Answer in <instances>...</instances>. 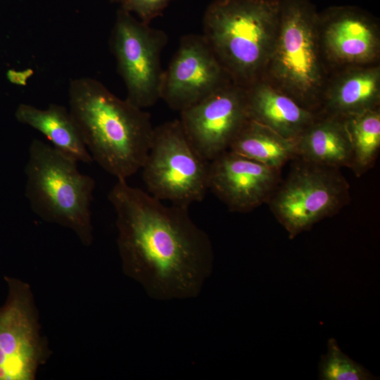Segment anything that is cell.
<instances>
[{
	"instance_id": "6da1fadb",
	"label": "cell",
	"mask_w": 380,
	"mask_h": 380,
	"mask_svg": "<svg viewBox=\"0 0 380 380\" xmlns=\"http://www.w3.org/2000/svg\"><path fill=\"white\" fill-rule=\"evenodd\" d=\"M116 215L124 265L158 300L196 297L214 262L211 241L191 220L189 207L162 201L126 179L108 194Z\"/></svg>"
},
{
	"instance_id": "7a4b0ae2",
	"label": "cell",
	"mask_w": 380,
	"mask_h": 380,
	"mask_svg": "<svg viewBox=\"0 0 380 380\" xmlns=\"http://www.w3.org/2000/svg\"><path fill=\"white\" fill-rule=\"evenodd\" d=\"M68 102L93 161L118 179L142 168L154 130L148 113L89 77L71 80Z\"/></svg>"
},
{
	"instance_id": "3957f363",
	"label": "cell",
	"mask_w": 380,
	"mask_h": 380,
	"mask_svg": "<svg viewBox=\"0 0 380 380\" xmlns=\"http://www.w3.org/2000/svg\"><path fill=\"white\" fill-rule=\"evenodd\" d=\"M281 0H214L202 34L235 83L262 78L277 36Z\"/></svg>"
},
{
	"instance_id": "277c9868",
	"label": "cell",
	"mask_w": 380,
	"mask_h": 380,
	"mask_svg": "<svg viewBox=\"0 0 380 380\" xmlns=\"http://www.w3.org/2000/svg\"><path fill=\"white\" fill-rule=\"evenodd\" d=\"M300 106L319 113L328 82L310 0H281L277 36L261 78Z\"/></svg>"
},
{
	"instance_id": "5b68a950",
	"label": "cell",
	"mask_w": 380,
	"mask_h": 380,
	"mask_svg": "<svg viewBox=\"0 0 380 380\" xmlns=\"http://www.w3.org/2000/svg\"><path fill=\"white\" fill-rule=\"evenodd\" d=\"M77 163L52 145L33 139L25 167V196L42 219L68 227L89 243L96 183L80 172Z\"/></svg>"
},
{
	"instance_id": "8992f818",
	"label": "cell",
	"mask_w": 380,
	"mask_h": 380,
	"mask_svg": "<svg viewBox=\"0 0 380 380\" xmlns=\"http://www.w3.org/2000/svg\"><path fill=\"white\" fill-rule=\"evenodd\" d=\"M210 161L194 146L179 120L154 127L142 167L143 180L155 198L189 207L208 191Z\"/></svg>"
},
{
	"instance_id": "52a82bcc",
	"label": "cell",
	"mask_w": 380,
	"mask_h": 380,
	"mask_svg": "<svg viewBox=\"0 0 380 380\" xmlns=\"http://www.w3.org/2000/svg\"><path fill=\"white\" fill-rule=\"evenodd\" d=\"M267 204L291 239L337 214L350 203V185L339 168L296 158Z\"/></svg>"
},
{
	"instance_id": "ba28073f",
	"label": "cell",
	"mask_w": 380,
	"mask_h": 380,
	"mask_svg": "<svg viewBox=\"0 0 380 380\" xmlns=\"http://www.w3.org/2000/svg\"><path fill=\"white\" fill-rule=\"evenodd\" d=\"M167 40L163 30L121 8L118 11L110 47L126 87V99L139 108L152 106L160 99L163 74L160 56Z\"/></svg>"
},
{
	"instance_id": "9c48e42d",
	"label": "cell",
	"mask_w": 380,
	"mask_h": 380,
	"mask_svg": "<svg viewBox=\"0 0 380 380\" xmlns=\"http://www.w3.org/2000/svg\"><path fill=\"white\" fill-rule=\"evenodd\" d=\"M232 81L203 34H189L163 70L160 99L181 112Z\"/></svg>"
},
{
	"instance_id": "30bf717a",
	"label": "cell",
	"mask_w": 380,
	"mask_h": 380,
	"mask_svg": "<svg viewBox=\"0 0 380 380\" xmlns=\"http://www.w3.org/2000/svg\"><path fill=\"white\" fill-rule=\"evenodd\" d=\"M180 114L189 139L210 161L229 150L249 120L246 88L232 81Z\"/></svg>"
},
{
	"instance_id": "8fae6325",
	"label": "cell",
	"mask_w": 380,
	"mask_h": 380,
	"mask_svg": "<svg viewBox=\"0 0 380 380\" xmlns=\"http://www.w3.org/2000/svg\"><path fill=\"white\" fill-rule=\"evenodd\" d=\"M9 294L0 308V380H31L42 348L25 287L7 279Z\"/></svg>"
},
{
	"instance_id": "7c38bea8",
	"label": "cell",
	"mask_w": 380,
	"mask_h": 380,
	"mask_svg": "<svg viewBox=\"0 0 380 380\" xmlns=\"http://www.w3.org/2000/svg\"><path fill=\"white\" fill-rule=\"evenodd\" d=\"M318 32L324 58L346 67L373 64L380 51L376 20L353 6H332L318 13Z\"/></svg>"
},
{
	"instance_id": "4fadbf2b",
	"label": "cell",
	"mask_w": 380,
	"mask_h": 380,
	"mask_svg": "<svg viewBox=\"0 0 380 380\" xmlns=\"http://www.w3.org/2000/svg\"><path fill=\"white\" fill-rule=\"evenodd\" d=\"M281 170L227 150L210 160L208 190L229 210L248 213L267 203L281 180Z\"/></svg>"
},
{
	"instance_id": "5bb4252c",
	"label": "cell",
	"mask_w": 380,
	"mask_h": 380,
	"mask_svg": "<svg viewBox=\"0 0 380 380\" xmlns=\"http://www.w3.org/2000/svg\"><path fill=\"white\" fill-rule=\"evenodd\" d=\"M346 67L328 80L319 113L345 119L379 108L380 67Z\"/></svg>"
},
{
	"instance_id": "9a60e30c",
	"label": "cell",
	"mask_w": 380,
	"mask_h": 380,
	"mask_svg": "<svg viewBox=\"0 0 380 380\" xmlns=\"http://www.w3.org/2000/svg\"><path fill=\"white\" fill-rule=\"evenodd\" d=\"M245 88L249 119L289 139L296 140L319 114L300 106L262 79Z\"/></svg>"
},
{
	"instance_id": "2e32d148",
	"label": "cell",
	"mask_w": 380,
	"mask_h": 380,
	"mask_svg": "<svg viewBox=\"0 0 380 380\" xmlns=\"http://www.w3.org/2000/svg\"><path fill=\"white\" fill-rule=\"evenodd\" d=\"M295 141L296 158L339 169L350 168L352 145L343 119L319 113Z\"/></svg>"
},
{
	"instance_id": "e0dca14e",
	"label": "cell",
	"mask_w": 380,
	"mask_h": 380,
	"mask_svg": "<svg viewBox=\"0 0 380 380\" xmlns=\"http://www.w3.org/2000/svg\"><path fill=\"white\" fill-rule=\"evenodd\" d=\"M17 120L39 131L62 153L77 162L89 164L93 159L85 146L79 129L66 107L51 103L39 108L20 103L16 108Z\"/></svg>"
},
{
	"instance_id": "ac0fdd59",
	"label": "cell",
	"mask_w": 380,
	"mask_h": 380,
	"mask_svg": "<svg viewBox=\"0 0 380 380\" xmlns=\"http://www.w3.org/2000/svg\"><path fill=\"white\" fill-rule=\"evenodd\" d=\"M229 150L278 170L296 158L295 140L285 138L250 119L234 139Z\"/></svg>"
},
{
	"instance_id": "d6986e66",
	"label": "cell",
	"mask_w": 380,
	"mask_h": 380,
	"mask_svg": "<svg viewBox=\"0 0 380 380\" xmlns=\"http://www.w3.org/2000/svg\"><path fill=\"white\" fill-rule=\"evenodd\" d=\"M345 120L352 145L350 169L361 177L373 167L380 148V108L355 115Z\"/></svg>"
},
{
	"instance_id": "ffe728a7",
	"label": "cell",
	"mask_w": 380,
	"mask_h": 380,
	"mask_svg": "<svg viewBox=\"0 0 380 380\" xmlns=\"http://www.w3.org/2000/svg\"><path fill=\"white\" fill-rule=\"evenodd\" d=\"M374 376L367 369L343 353L334 338L327 344V353L321 357L319 379L321 380H370Z\"/></svg>"
},
{
	"instance_id": "44dd1931",
	"label": "cell",
	"mask_w": 380,
	"mask_h": 380,
	"mask_svg": "<svg viewBox=\"0 0 380 380\" xmlns=\"http://www.w3.org/2000/svg\"><path fill=\"white\" fill-rule=\"evenodd\" d=\"M173 0H123L121 9L135 13L143 23L150 25Z\"/></svg>"
},
{
	"instance_id": "7402d4cb",
	"label": "cell",
	"mask_w": 380,
	"mask_h": 380,
	"mask_svg": "<svg viewBox=\"0 0 380 380\" xmlns=\"http://www.w3.org/2000/svg\"><path fill=\"white\" fill-rule=\"evenodd\" d=\"M112 2L121 3L123 0H110Z\"/></svg>"
}]
</instances>
